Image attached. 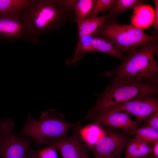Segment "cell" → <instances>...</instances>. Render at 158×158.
I'll return each mask as SVG.
<instances>
[{"instance_id": "10", "label": "cell", "mask_w": 158, "mask_h": 158, "mask_svg": "<svg viewBox=\"0 0 158 158\" xmlns=\"http://www.w3.org/2000/svg\"><path fill=\"white\" fill-rule=\"evenodd\" d=\"M80 122L73 127L72 134L51 144L63 158H90V149L80 136Z\"/></svg>"}, {"instance_id": "18", "label": "cell", "mask_w": 158, "mask_h": 158, "mask_svg": "<svg viewBox=\"0 0 158 158\" xmlns=\"http://www.w3.org/2000/svg\"><path fill=\"white\" fill-rule=\"evenodd\" d=\"M95 1V0H78L74 10V21L76 22L86 19Z\"/></svg>"}, {"instance_id": "29", "label": "cell", "mask_w": 158, "mask_h": 158, "mask_svg": "<svg viewBox=\"0 0 158 158\" xmlns=\"http://www.w3.org/2000/svg\"><path fill=\"white\" fill-rule=\"evenodd\" d=\"M150 158H157L154 157L153 155H150Z\"/></svg>"}, {"instance_id": "16", "label": "cell", "mask_w": 158, "mask_h": 158, "mask_svg": "<svg viewBox=\"0 0 158 158\" xmlns=\"http://www.w3.org/2000/svg\"><path fill=\"white\" fill-rule=\"evenodd\" d=\"M104 132V130L100 125L93 124L81 129L79 131L80 136L90 149L98 142Z\"/></svg>"}, {"instance_id": "4", "label": "cell", "mask_w": 158, "mask_h": 158, "mask_svg": "<svg viewBox=\"0 0 158 158\" xmlns=\"http://www.w3.org/2000/svg\"><path fill=\"white\" fill-rule=\"evenodd\" d=\"M158 92V86L150 83L115 79L99 95L95 103L82 120L93 117L105 108L129 99Z\"/></svg>"}, {"instance_id": "12", "label": "cell", "mask_w": 158, "mask_h": 158, "mask_svg": "<svg viewBox=\"0 0 158 158\" xmlns=\"http://www.w3.org/2000/svg\"><path fill=\"white\" fill-rule=\"evenodd\" d=\"M113 17L111 13L101 17L98 16L87 17L83 20L76 23L79 35V43L81 38L86 36H95L99 30L103 23L107 20Z\"/></svg>"}, {"instance_id": "24", "label": "cell", "mask_w": 158, "mask_h": 158, "mask_svg": "<svg viewBox=\"0 0 158 158\" xmlns=\"http://www.w3.org/2000/svg\"><path fill=\"white\" fill-rule=\"evenodd\" d=\"M142 127L152 128L158 130V111L154 112L149 116L147 122Z\"/></svg>"}, {"instance_id": "1", "label": "cell", "mask_w": 158, "mask_h": 158, "mask_svg": "<svg viewBox=\"0 0 158 158\" xmlns=\"http://www.w3.org/2000/svg\"><path fill=\"white\" fill-rule=\"evenodd\" d=\"M158 49L157 42L132 50L120 65L106 74L115 79H133L158 86V66L155 59Z\"/></svg>"}, {"instance_id": "27", "label": "cell", "mask_w": 158, "mask_h": 158, "mask_svg": "<svg viewBox=\"0 0 158 158\" xmlns=\"http://www.w3.org/2000/svg\"><path fill=\"white\" fill-rule=\"evenodd\" d=\"M26 158H37L34 153L32 147L29 149Z\"/></svg>"}, {"instance_id": "6", "label": "cell", "mask_w": 158, "mask_h": 158, "mask_svg": "<svg viewBox=\"0 0 158 158\" xmlns=\"http://www.w3.org/2000/svg\"><path fill=\"white\" fill-rule=\"evenodd\" d=\"M13 119H0V157L3 158H26L33 142L28 137H18L13 133Z\"/></svg>"}, {"instance_id": "20", "label": "cell", "mask_w": 158, "mask_h": 158, "mask_svg": "<svg viewBox=\"0 0 158 158\" xmlns=\"http://www.w3.org/2000/svg\"><path fill=\"white\" fill-rule=\"evenodd\" d=\"M31 0H0V13L20 11L30 4Z\"/></svg>"}, {"instance_id": "15", "label": "cell", "mask_w": 158, "mask_h": 158, "mask_svg": "<svg viewBox=\"0 0 158 158\" xmlns=\"http://www.w3.org/2000/svg\"><path fill=\"white\" fill-rule=\"evenodd\" d=\"M92 44L95 51L107 53L120 59L125 56L111 41L103 37L93 36Z\"/></svg>"}, {"instance_id": "3", "label": "cell", "mask_w": 158, "mask_h": 158, "mask_svg": "<svg viewBox=\"0 0 158 158\" xmlns=\"http://www.w3.org/2000/svg\"><path fill=\"white\" fill-rule=\"evenodd\" d=\"M21 14L28 31L38 41L41 36L55 30L70 20V15L59 9L51 0H31Z\"/></svg>"}, {"instance_id": "25", "label": "cell", "mask_w": 158, "mask_h": 158, "mask_svg": "<svg viewBox=\"0 0 158 158\" xmlns=\"http://www.w3.org/2000/svg\"><path fill=\"white\" fill-rule=\"evenodd\" d=\"M155 5L154 20L152 25L153 29L157 31L158 29V0L154 1Z\"/></svg>"}, {"instance_id": "26", "label": "cell", "mask_w": 158, "mask_h": 158, "mask_svg": "<svg viewBox=\"0 0 158 158\" xmlns=\"http://www.w3.org/2000/svg\"><path fill=\"white\" fill-rule=\"evenodd\" d=\"M153 155L158 158V142H156L152 146Z\"/></svg>"}, {"instance_id": "22", "label": "cell", "mask_w": 158, "mask_h": 158, "mask_svg": "<svg viewBox=\"0 0 158 158\" xmlns=\"http://www.w3.org/2000/svg\"><path fill=\"white\" fill-rule=\"evenodd\" d=\"M56 151L52 144L38 150L33 149V152L37 158H58Z\"/></svg>"}, {"instance_id": "7", "label": "cell", "mask_w": 158, "mask_h": 158, "mask_svg": "<svg viewBox=\"0 0 158 158\" xmlns=\"http://www.w3.org/2000/svg\"><path fill=\"white\" fill-rule=\"evenodd\" d=\"M156 111H158L157 95L152 94L129 99L100 111L106 113L128 112L135 116L138 123L147 121L150 115Z\"/></svg>"}, {"instance_id": "17", "label": "cell", "mask_w": 158, "mask_h": 158, "mask_svg": "<svg viewBox=\"0 0 158 158\" xmlns=\"http://www.w3.org/2000/svg\"><path fill=\"white\" fill-rule=\"evenodd\" d=\"M135 137L146 142L152 147L158 142V131L152 128L142 127L137 128L128 132Z\"/></svg>"}, {"instance_id": "28", "label": "cell", "mask_w": 158, "mask_h": 158, "mask_svg": "<svg viewBox=\"0 0 158 158\" xmlns=\"http://www.w3.org/2000/svg\"><path fill=\"white\" fill-rule=\"evenodd\" d=\"M151 154H149L148 155L141 157H136V158H150V156ZM115 158H121V155L119 154L118 155L117 157H115Z\"/></svg>"}, {"instance_id": "11", "label": "cell", "mask_w": 158, "mask_h": 158, "mask_svg": "<svg viewBox=\"0 0 158 158\" xmlns=\"http://www.w3.org/2000/svg\"><path fill=\"white\" fill-rule=\"evenodd\" d=\"M130 114L126 112L106 113L100 111L94 116L91 124L116 128L123 132H129L138 126V123L132 119Z\"/></svg>"}, {"instance_id": "21", "label": "cell", "mask_w": 158, "mask_h": 158, "mask_svg": "<svg viewBox=\"0 0 158 158\" xmlns=\"http://www.w3.org/2000/svg\"><path fill=\"white\" fill-rule=\"evenodd\" d=\"M115 0H97L87 17L97 16L102 12L110 13L114 5Z\"/></svg>"}, {"instance_id": "5", "label": "cell", "mask_w": 158, "mask_h": 158, "mask_svg": "<svg viewBox=\"0 0 158 158\" xmlns=\"http://www.w3.org/2000/svg\"><path fill=\"white\" fill-rule=\"evenodd\" d=\"M95 36L110 40L123 53L157 42L158 38L157 35H149L132 25H121L110 18L103 23Z\"/></svg>"}, {"instance_id": "8", "label": "cell", "mask_w": 158, "mask_h": 158, "mask_svg": "<svg viewBox=\"0 0 158 158\" xmlns=\"http://www.w3.org/2000/svg\"><path fill=\"white\" fill-rule=\"evenodd\" d=\"M21 11L0 13V41L10 43L21 41L38 44L39 41L32 36L25 26Z\"/></svg>"}, {"instance_id": "19", "label": "cell", "mask_w": 158, "mask_h": 158, "mask_svg": "<svg viewBox=\"0 0 158 158\" xmlns=\"http://www.w3.org/2000/svg\"><path fill=\"white\" fill-rule=\"evenodd\" d=\"M145 1L142 0H115L114 5L110 13L113 17L118 15L128 9L133 10L138 6L143 4Z\"/></svg>"}, {"instance_id": "14", "label": "cell", "mask_w": 158, "mask_h": 158, "mask_svg": "<svg viewBox=\"0 0 158 158\" xmlns=\"http://www.w3.org/2000/svg\"><path fill=\"white\" fill-rule=\"evenodd\" d=\"M126 147L124 158L141 157L152 152V147L150 145L136 137L130 140Z\"/></svg>"}, {"instance_id": "23", "label": "cell", "mask_w": 158, "mask_h": 158, "mask_svg": "<svg viewBox=\"0 0 158 158\" xmlns=\"http://www.w3.org/2000/svg\"><path fill=\"white\" fill-rule=\"evenodd\" d=\"M58 8L66 13L70 15L71 13L74 12L77 0H53Z\"/></svg>"}, {"instance_id": "2", "label": "cell", "mask_w": 158, "mask_h": 158, "mask_svg": "<svg viewBox=\"0 0 158 158\" xmlns=\"http://www.w3.org/2000/svg\"><path fill=\"white\" fill-rule=\"evenodd\" d=\"M80 122H67L62 114L51 109L43 112L39 120L29 115L24 125L15 135L31 138L37 145H49L67 137L70 129Z\"/></svg>"}, {"instance_id": "9", "label": "cell", "mask_w": 158, "mask_h": 158, "mask_svg": "<svg viewBox=\"0 0 158 158\" xmlns=\"http://www.w3.org/2000/svg\"><path fill=\"white\" fill-rule=\"evenodd\" d=\"M130 140L123 133L104 131L100 140L91 149L95 158H115L126 147Z\"/></svg>"}, {"instance_id": "13", "label": "cell", "mask_w": 158, "mask_h": 158, "mask_svg": "<svg viewBox=\"0 0 158 158\" xmlns=\"http://www.w3.org/2000/svg\"><path fill=\"white\" fill-rule=\"evenodd\" d=\"M133 10L130 19L132 25L142 30L152 25L154 18V10L150 5L141 4Z\"/></svg>"}]
</instances>
